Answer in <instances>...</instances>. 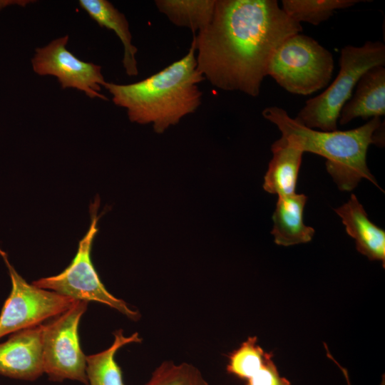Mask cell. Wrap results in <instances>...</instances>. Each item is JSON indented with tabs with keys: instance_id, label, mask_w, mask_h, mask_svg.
<instances>
[{
	"instance_id": "cell-1",
	"label": "cell",
	"mask_w": 385,
	"mask_h": 385,
	"mask_svg": "<svg viewBox=\"0 0 385 385\" xmlns=\"http://www.w3.org/2000/svg\"><path fill=\"white\" fill-rule=\"evenodd\" d=\"M302 31L276 0H216L210 23L193 36L197 70L219 89L256 97L275 50Z\"/></svg>"
},
{
	"instance_id": "cell-2",
	"label": "cell",
	"mask_w": 385,
	"mask_h": 385,
	"mask_svg": "<svg viewBox=\"0 0 385 385\" xmlns=\"http://www.w3.org/2000/svg\"><path fill=\"white\" fill-rule=\"evenodd\" d=\"M195 52L192 38L188 53L161 71L133 83L106 82L103 87L115 106L126 109L130 121L152 124L155 132L163 133L201 105L198 85L205 78L197 70Z\"/></svg>"
},
{
	"instance_id": "cell-3",
	"label": "cell",
	"mask_w": 385,
	"mask_h": 385,
	"mask_svg": "<svg viewBox=\"0 0 385 385\" xmlns=\"http://www.w3.org/2000/svg\"><path fill=\"white\" fill-rule=\"evenodd\" d=\"M262 114L304 153L326 158L327 170L340 190H352L363 178L381 190L366 164L369 146L384 145V123L380 118L349 130L322 131L304 126L277 106L267 107Z\"/></svg>"
},
{
	"instance_id": "cell-4",
	"label": "cell",
	"mask_w": 385,
	"mask_h": 385,
	"mask_svg": "<svg viewBox=\"0 0 385 385\" xmlns=\"http://www.w3.org/2000/svg\"><path fill=\"white\" fill-rule=\"evenodd\" d=\"M384 65L385 45L381 41L344 47L337 76L324 92L308 100L294 119L312 129L337 130L340 111L351 97L361 76L374 66Z\"/></svg>"
},
{
	"instance_id": "cell-5",
	"label": "cell",
	"mask_w": 385,
	"mask_h": 385,
	"mask_svg": "<svg viewBox=\"0 0 385 385\" xmlns=\"http://www.w3.org/2000/svg\"><path fill=\"white\" fill-rule=\"evenodd\" d=\"M333 70L332 53L299 33L286 38L275 50L267 76L288 92L307 96L326 87Z\"/></svg>"
},
{
	"instance_id": "cell-6",
	"label": "cell",
	"mask_w": 385,
	"mask_h": 385,
	"mask_svg": "<svg viewBox=\"0 0 385 385\" xmlns=\"http://www.w3.org/2000/svg\"><path fill=\"white\" fill-rule=\"evenodd\" d=\"M98 199L91 205V225L85 236L80 240L77 252L71 264L60 274L41 278L33 282L38 287L51 290L76 300L101 302L115 309L131 319L136 320L140 314L128 307L122 299L108 292L101 282L92 263L91 252L97 227Z\"/></svg>"
},
{
	"instance_id": "cell-7",
	"label": "cell",
	"mask_w": 385,
	"mask_h": 385,
	"mask_svg": "<svg viewBox=\"0 0 385 385\" xmlns=\"http://www.w3.org/2000/svg\"><path fill=\"white\" fill-rule=\"evenodd\" d=\"M88 303L77 300L69 309L43 324V368L50 381L70 379L88 385L86 356L81 350L78 337L79 322Z\"/></svg>"
},
{
	"instance_id": "cell-8",
	"label": "cell",
	"mask_w": 385,
	"mask_h": 385,
	"mask_svg": "<svg viewBox=\"0 0 385 385\" xmlns=\"http://www.w3.org/2000/svg\"><path fill=\"white\" fill-rule=\"evenodd\" d=\"M9 270L12 288L0 314V338L17 331L41 324L61 314L77 301L56 292L29 284L0 249Z\"/></svg>"
},
{
	"instance_id": "cell-9",
	"label": "cell",
	"mask_w": 385,
	"mask_h": 385,
	"mask_svg": "<svg viewBox=\"0 0 385 385\" xmlns=\"http://www.w3.org/2000/svg\"><path fill=\"white\" fill-rule=\"evenodd\" d=\"M68 36L57 38L37 48L31 59L34 71L40 76L57 78L61 88H74L90 98L108 100L100 93L106 82L101 66L78 58L68 50Z\"/></svg>"
},
{
	"instance_id": "cell-10",
	"label": "cell",
	"mask_w": 385,
	"mask_h": 385,
	"mask_svg": "<svg viewBox=\"0 0 385 385\" xmlns=\"http://www.w3.org/2000/svg\"><path fill=\"white\" fill-rule=\"evenodd\" d=\"M43 324L14 332L0 344V374L13 379L35 381L43 374Z\"/></svg>"
},
{
	"instance_id": "cell-11",
	"label": "cell",
	"mask_w": 385,
	"mask_h": 385,
	"mask_svg": "<svg viewBox=\"0 0 385 385\" xmlns=\"http://www.w3.org/2000/svg\"><path fill=\"white\" fill-rule=\"evenodd\" d=\"M334 211L342 218L346 233L354 239L356 250L370 260L381 262L384 267L385 232L369 219L356 195L351 194L348 202Z\"/></svg>"
},
{
	"instance_id": "cell-12",
	"label": "cell",
	"mask_w": 385,
	"mask_h": 385,
	"mask_svg": "<svg viewBox=\"0 0 385 385\" xmlns=\"http://www.w3.org/2000/svg\"><path fill=\"white\" fill-rule=\"evenodd\" d=\"M384 114L385 68L377 66L361 76L353 96L341 109L338 120L341 125H345L356 118H380Z\"/></svg>"
},
{
	"instance_id": "cell-13",
	"label": "cell",
	"mask_w": 385,
	"mask_h": 385,
	"mask_svg": "<svg viewBox=\"0 0 385 385\" xmlns=\"http://www.w3.org/2000/svg\"><path fill=\"white\" fill-rule=\"evenodd\" d=\"M272 158L264 178L263 188L278 197L293 195L304 152L291 140L282 135L274 142Z\"/></svg>"
},
{
	"instance_id": "cell-14",
	"label": "cell",
	"mask_w": 385,
	"mask_h": 385,
	"mask_svg": "<svg viewBox=\"0 0 385 385\" xmlns=\"http://www.w3.org/2000/svg\"><path fill=\"white\" fill-rule=\"evenodd\" d=\"M307 197L297 194L278 197L272 215L271 234L278 245L290 246L312 240L315 230L304 223L303 213Z\"/></svg>"
},
{
	"instance_id": "cell-15",
	"label": "cell",
	"mask_w": 385,
	"mask_h": 385,
	"mask_svg": "<svg viewBox=\"0 0 385 385\" xmlns=\"http://www.w3.org/2000/svg\"><path fill=\"white\" fill-rule=\"evenodd\" d=\"M78 4L100 26L115 33L123 46V68L128 76H137L138 48L132 43V35L125 15L107 0H79Z\"/></svg>"
},
{
	"instance_id": "cell-16",
	"label": "cell",
	"mask_w": 385,
	"mask_h": 385,
	"mask_svg": "<svg viewBox=\"0 0 385 385\" xmlns=\"http://www.w3.org/2000/svg\"><path fill=\"white\" fill-rule=\"evenodd\" d=\"M114 341L107 349L86 356V376L88 385H125L120 367L115 360L116 351L130 343L141 342L138 332L129 337L122 329L114 333Z\"/></svg>"
},
{
	"instance_id": "cell-17",
	"label": "cell",
	"mask_w": 385,
	"mask_h": 385,
	"mask_svg": "<svg viewBox=\"0 0 385 385\" xmlns=\"http://www.w3.org/2000/svg\"><path fill=\"white\" fill-rule=\"evenodd\" d=\"M216 0H156L158 10L174 25L190 29L195 34L211 21Z\"/></svg>"
},
{
	"instance_id": "cell-18",
	"label": "cell",
	"mask_w": 385,
	"mask_h": 385,
	"mask_svg": "<svg viewBox=\"0 0 385 385\" xmlns=\"http://www.w3.org/2000/svg\"><path fill=\"white\" fill-rule=\"evenodd\" d=\"M359 0H282V9L292 20L319 25L328 20L337 9H346Z\"/></svg>"
},
{
	"instance_id": "cell-19",
	"label": "cell",
	"mask_w": 385,
	"mask_h": 385,
	"mask_svg": "<svg viewBox=\"0 0 385 385\" xmlns=\"http://www.w3.org/2000/svg\"><path fill=\"white\" fill-rule=\"evenodd\" d=\"M145 385H208L200 371L194 366L164 361L153 372Z\"/></svg>"
},
{
	"instance_id": "cell-20",
	"label": "cell",
	"mask_w": 385,
	"mask_h": 385,
	"mask_svg": "<svg viewBox=\"0 0 385 385\" xmlns=\"http://www.w3.org/2000/svg\"><path fill=\"white\" fill-rule=\"evenodd\" d=\"M246 385H290L289 381L280 376L272 360V354L268 353L247 374Z\"/></svg>"
},
{
	"instance_id": "cell-21",
	"label": "cell",
	"mask_w": 385,
	"mask_h": 385,
	"mask_svg": "<svg viewBox=\"0 0 385 385\" xmlns=\"http://www.w3.org/2000/svg\"><path fill=\"white\" fill-rule=\"evenodd\" d=\"M32 2H34V1L31 0H0V9L11 5L25 6Z\"/></svg>"
},
{
	"instance_id": "cell-22",
	"label": "cell",
	"mask_w": 385,
	"mask_h": 385,
	"mask_svg": "<svg viewBox=\"0 0 385 385\" xmlns=\"http://www.w3.org/2000/svg\"><path fill=\"white\" fill-rule=\"evenodd\" d=\"M325 349L327 350V354L329 358H330L338 366L339 368L341 369L342 372L344 374V377L346 379V384L347 385H351V383H350V381H349V374H348V371L347 370L342 367L335 359L332 356V354H330V352L329 351L328 349H327V346H325Z\"/></svg>"
},
{
	"instance_id": "cell-23",
	"label": "cell",
	"mask_w": 385,
	"mask_h": 385,
	"mask_svg": "<svg viewBox=\"0 0 385 385\" xmlns=\"http://www.w3.org/2000/svg\"><path fill=\"white\" fill-rule=\"evenodd\" d=\"M384 384H385V383H384V376H383L382 381H381L380 385H384Z\"/></svg>"
}]
</instances>
